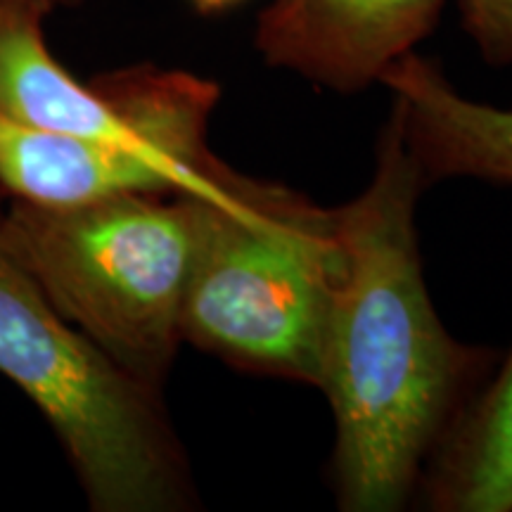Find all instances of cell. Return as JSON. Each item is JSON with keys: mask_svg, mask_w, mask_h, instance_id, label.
I'll list each match as a JSON object with an SVG mask.
<instances>
[{"mask_svg": "<svg viewBox=\"0 0 512 512\" xmlns=\"http://www.w3.org/2000/svg\"><path fill=\"white\" fill-rule=\"evenodd\" d=\"M53 0H0V112L24 124L128 150L162 166L183 195L233 204L247 176L209 147L221 100L207 76L133 64L74 79L46 41Z\"/></svg>", "mask_w": 512, "mask_h": 512, "instance_id": "5b68a950", "label": "cell"}, {"mask_svg": "<svg viewBox=\"0 0 512 512\" xmlns=\"http://www.w3.org/2000/svg\"><path fill=\"white\" fill-rule=\"evenodd\" d=\"M418 489L437 512L512 510V347L448 425Z\"/></svg>", "mask_w": 512, "mask_h": 512, "instance_id": "9c48e42d", "label": "cell"}, {"mask_svg": "<svg viewBox=\"0 0 512 512\" xmlns=\"http://www.w3.org/2000/svg\"><path fill=\"white\" fill-rule=\"evenodd\" d=\"M465 31L494 67L512 64V0H460Z\"/></svg>", "mask_w": 512, "mask_h": 512, "instance_id": "30bf717a", "label": "cell"}, {"mask_svg": "<svg viewBox=\"0 0 512 512\" xmlns=\"http://www.w3.org/2000/svg\"><path fill=\"white\" fill-rule=\"evenodd\" d=\"M408 150L427 183L512 185V110L465 98L437 64L408 53L382 74Z\"/></svg>", "mask_w": 512, "mask_h": 512, "instance_id": "52a82bcc", "label": "cell"}, {"mask_svg": "<svg viewBox=\"0 0 512 512\" xmlns=\"http://www.w3.org/2000/svg\"><path fill=\"white\" fill-rule=\"evenodd\" d=\"M446 0H271L256 19L254 48L273 69L339 93L382 74L437 24Z\"/></svg>", "mask_w": 512, "mask_h": 512, "instance_id": "8992f818", "label": "cell"}, {"mask_svg": "<svg viewBox=\"0 0 512 512\" xmlns=\"http://www.w3.org/2000/svg\"><path fill=\"white\" fill-rule=\"evenodd\" d=\"M0 375L34 401L72 463L93 512L197 508L190 460L162 389L76 330L0 230Z\"/></svg>", "mask_w": 512, "mask_h": 512, "instance_id": "3957f363", "label": "cell"}, {"mask_svg": "<svg viewBox=\"0 0 512 512\" xmlns=\"http://www.w3.org/2000/svg\"><path fill=\"white\" fill-rule=\"evenodd\" d=\"M53 3H55V8H57V5H76V3H79V0H53Z\"/></svg>", "mask_w": 512, "mask_h": 512, "instance_id": "7c38bea8", "label": "cell"}, {"mask_svg": "<svg viewBox=\"0 0 512 512\" xmlns=\"http://www.w3.org/2000/svg\"><path fill=\"white\" fill-rule=\"evenodd\" d=\"M337 271L335 209L249 178L233 204L200 202L183 342L245 373L316 387Z\"/></svg>", "mask_w": 512, "mask_h": 512, "instance_id": "277c9868", "label": "cell"}, {"mask_svg": "<svg viewBox=\"0 0 512 512\" xmlns=\"http://www.w3.org/2000/svg\"><path fill=\"white\" fill-rule=\"evenodd\" d=\"M190 3L200 12H221L226 8H233L240 0H190Z\"/></svg>", "mask_w": 512, "mask_h": 512, "instance_id": "8fae6325", "label": "cell"}, {"mask_svg": "<svg viewBox=\"0 0 512 512\" xmlns=\"http://www.w3.org/2000/svg\"><path fill=\"white\" fill-rule=\"evenodd\" d=\"M200 202L181 192L74 207L12 200L0 230L76 330L126 373L162 389L183 344Z\"/></svg>", "mask_w": 512, "mask_h": 512, "instance_id": "7a4b0ae2", "label": "cell"}, {"mask_svg": "<svg viewBox=\"0 0 512 512\" xmlns=\"http://www.w3.org/2000/svg\"><path fill=\"white\" fill-rule=\"evenodd\" d=\"M425 185L389 114L370 183L335 209L339 271L316 389L335 418L332 486L347 512L411 501L494 361L489 349L458 342L432 304L415 228Z\"/></svg>", "mask_w": 512, "mask_h": 512, "instance_id": "6da1fadb", "label": "cell"}, {"mask_svg": "<svg viewBox=\"0 0 512 512\" xmlns=\"http://www.w3.org/2000/svg\"><path fill=\"white\" fill-rule=\"evenodd\" d=\"M0 185L19 202L74 207L133 192H181L150 159L0 112ZM183 195V192H181Z\"/></svg>", "mask_w": 512, "mask_h": 512, "instance_id": "ba28073f", "label": "cell"}]
</instances>
